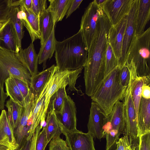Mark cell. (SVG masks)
I'll return each instance as SVG.
<instances>
[{"label":"cell","instance_id":"1","mask_svg":"<svg viewBox=\"0 0 150 150\" xmlns=\"http://www.w3.org/2000/svg\"><path fill=\"white\" fill-rule=\"evenodd\" d=\"M111 26L103 12L98 23L97 31L88 50L87 61L83 67L84 80L87 83L98 84L105 77V57Z\"/></svg>","mask_w":150,"mask_h":150},{"label":"cell","instance_id":"2","mask_svg":"<svg viewBox=\"0 0 150 150\" xmlns=\"http://www.w3.org/2000/svg\"><path fill=\"white\" fill-rule=\"evenodd\" d=\"M55 58L59 71L74 70L84 67L88 49L81 30L62 40L56 41Z\"/></svg>","mask_w":150,"mask_h":150},{"label":"cell","instance_id":"3","mask_svg":"<svg viewBox=\"0 0 150 150\" xmlns=\"http://www.w3.org/2000/svg\"><path fill=\"white\" fill-rule=\"evenodd\" d=\"M121 68L118 66L104 77L91 98L103 112L105 117L111 112L116 103L124 97L127 88L120 81Z\"/></svg>","mask_w":150,"mask_h":150},{"label":"cell","instance_id":"4","mask_svg":"<svg viewBox=\"0 0 150 150\" xmlns=\"http://www.w3.org/2000/svg\"><path fill=\"white\" fill-rule=\"evenodd\" d=\"M150 47L149 27L141 34L135 35L125 63L134 66L139 77L150 76Z\"/></svg>","mask_w":150,"mask_h":150},{"label":"cell","instance_id":"5","mask_svg":"<svg viewBox=\"0 0 150 150\" xmlns=\"http://www.w3.org/2000/svg\"><path fill=\"white\" fill-rule=\"evenodd\" d=\"M13 78L22 80L30 86L31 76L23 64L18 53L0 45V80L4 87L6 79Z\"/></svg>","mask_w":150,"mask_h":150},{"label":"cell","instance_id":"6","mask_svg":"<svg viewBox=\"0 0 150 150\" xmlns=\"http://www.w3.org/2000/svg\"><path fill=\"white\" fill-rule=\"evenodd\" d=\"M125 128L123 104L119 101L103 120V138L106 139V150L118 140L120 135L123 134Z\"/></svg>","mask_w":150,"mask_h":150},{"label":"cell","instance_id":"7","mask_svg":"<svg viewBox=\"0 0 150 150\" xmlns=\"http://www.w3.org/2000/svg\"><path fill=\"white\" fill-rule=\"evenodd\" d=\"M103 12L101 7L95 0L89 4L82 17L79 30L88 50L97 31L98 23Z\"/></svg>","mask_w":150,"mask_h":150},{"label":"cell","instance_id":"8","mask_svg":"<svg viewBox=\"0 0 150 150\" xmlns=\"http://www.w3.org/2000/svg\"><path fill=\"white\" fill-rule=\"evenodd\" d=\"M130 77L126 88L123 104V110L125 121L124 136L128 137L131 145L138 137L137 118L136 111L132 93V75L130 71Z\"/></svg>","mask_w":150,"mask_h":150},{"label":"cell","instance_id":"9","mask_svg":"<svg viewBox=\"0 0 150 150\" xmlns=\"http://www.w3.org/2000/svg\"><path fill=\"white\" fill-rule=\"evenodd\" d=\"M54 78L52 74L50 80L46 83L40 95L34 98V108L31 113L28 120L30 128L27 139L31 138L36 128L39 126L43 127L45 122L46 117L44 115L45 96L48 89L52 83Z\"/></svg>","mask_w":150,"mask_h":150},{"label":"cell","instance_id":"10","mask_svg":"<svg viewBox=\"0 0 150 150\" xmlns=\"http://www.w3.org/2000/svg\"><path fill=\"white\" fill-rule=\"evenodd\" d=\"M134 0H105L100 6L112 26L125 18L129 12Z\"/></svg>","mask_w":150,"mask_h":150},{"label":"cell","instance_id":"11","mask_svg":"<svg viewBox=\"0 0 150 150\" xmlns=\"http://www.w3.org/2000/svg\"><path fill=\"white\" fill-rule=\"evenodd\" d=\"M60 125L62 133L65 137L66 143L70 150H96L94 137L90 132L85 133L77 129L69 131Z\"/></svg>","mask_w":150,"mask_h":150},{"label":"cell","instance_id":"12","mask_svg":"<svg viewBox=\"0 0 150 150\" xmlns=\"http://www.w3.org/2000/svg\"><path fill=\"white\" fill-rule=\"evenodd\" d=\"M138 0H134L130 10L126 16V23L122 45L121 57L119 66L121 68L125 64L128 52L135 36V20Z\"/></svg>","mask_w":150,"mask_h":150},{"label":"cell","instance_id":"13","mask_svg":"<svg viewBox=\"0 0 150 150\" xmlns=\"http://www.w3.org/2000/svg\"><path fill=\"white\" fill-rule=\"evenodd\" d=\"M76 108L75 103L68 95L63 108L59 113L56 114L60 123L66 129L75 131L76 129Z\"/></svg>","mask_w":150,"mask_h":150},{"label":"cell","instance_id":"14","mask_svg":"<svg viewBox=\"0 0 150 150\" xmlns=\"http://www.w3.org/2000/svg\"><path fill=\"white\" fill-rule=\"evenodd\" d=\"M18 7V16L28 31L32 43L37 39L40 40L39 17L30 9H27L23 6Z\"/></svg>","mask_w":150,"mask_h":150},{"label":"cell","instance_id":"15","mask_svg":"<svg viewBox=\"0 0 150 150\" xmlns=\"http://www.w3.org/2000/svg\"><path fill=\"white\" fill-rule=\"evenodd\" d=\"M0 144L6 146L11 150H17L19 147L15 139L14 131L4 109L0 116Z\"/></svg>","mask_w":150,"mask_h":150},{"label":"cell","instance_id":"16","mask_svg":"<svg viewBox=\"0 0 150 150\" xmlns=\"http://www.w3.org/2000/svg\"><path fill=\"white\" fill-rule=\"evenodd\" d=\"M104 114L98 105L92 101L90 109L87 128L94 138L100 140L103 138V132Z\"/></svg>","mask_w":150,"mask_h":150},{"label":"cell","instance_id":"17","mask_svg":"<svg viewBox=\"0 0 150 150\" xmlns=\"http://www.w3.org/2000/svg\"><path fill=\"white\" fill-rule=\"evenodd\" d=\"M126 21V16L116 25L112 26L108 34V42L118 60L119 66L121 57L122 45Z\"/></svg>","mask_w":150,"mask_h":150},{"label":"cell","instance_id":"18","mask_svg":"<svg viewBox=\"0 0 150 150\" xmlns=\"http://www.w3.org/2000/svg\"><path fill=\"white\" fill-rule=\"evenodd\" d=\"M34 100L30 101L25 107H23L21 119L14 131L15 139L19 147L26 139L28 136V133L30 128L28 124V120L33 109Z\"/></svg>","mask_w":150,"mask_h":150},{"label":"cell","instance_id":"19","mask_svg":"<svg viewBox=\"0 0 150 150\" xmlns=\"http://www.w3.org/2000/svg\"><path fill=\"white\" fill-rule=\"evenodd\" d=\"M138 137L150 132V99L142 97L137 118Z\"/></svg>","mask_w":150,"mask_h":150},{"label":"cell","instance_id":"20","mask_svg":"<svg viewBox=\"0 0 150 150\" xmlns=\"http://www.w3.org/2000/svg\"><path fill=\"white\" fill-rule=\"evenodd\" d=\"M150 17V0H138L135 20V35H139L144 31Z\"/></svg>","mask_w":150,"mask_h":150},{"label":"cell","instance_id":"21","mask_svg":"<svg viewBox=\"0 0 150 150\" xmlns=\"http://www.w3.org/2000/svg\"><path fill=\"white\" fill-rule=\"evenodd\" d=\"M18 54L23 64L31 77L37 74L38 57L35 51L33 44L31 43L27 48L22 49Z\"/></svg>","mask_w":150,"mask_h":150},{"label":"cell","instance_id":"22","mask_svg":"<svg viewBox=\"0 0 150 150\" xmlns=\"http://www.w3.org/2000/svg\"><path fill=\"white\" fill-rule=\"evenodd\" d=\"M53 64L47 69L31 77L30 88L34 98L38 97L50 80L55 68Z\"/></svg>","mask_w":150,"mask_h":150},{"label":"cell","instance_id":"23","mask_svg":"<svg viewBox=\"0 0 150 150\" xmlns=\"http://www.w3.org/2000/svg\"><path fill=\"white\" fill-rule=\"evenodd\" d=\"M53 15L46 9L39 17V29L40 35V44L42 46L50 36L53 28L55 25Z\"/></svg>","mask_w":150,"mask_h":150},{"label":"cell","instance_id":"24","mask_svg":"<svg viewBox=\"0 0 150 150\" xmlns=\"http://www.w3.org/2000/svg\"><path fill=\"white\" fill-rule=\"evenodd\" d=\"M54 26L52 32L45 43L40 46L38 54V64H43V69L46 67V62L48 59H50L55 52L56 42L57 40L55 35V27Z\"/></svg>","mask_w":150,"mask_h":150},{"label":"cell","instance_id":"25","mask_svg":"<svg viewBox=\"0 0 150 150\" xmlns=\"http://www.w3.org/2000/svg\"><path fill=\"white\" fill-rule=\"evenodd\" d=\"M45 125L48 143L54 137H60L62 133L61 125L56 115L53 111H48Z\"/></svg>","mask_w":150,"mask_h":150},{"label":"cell","instance_id":"26","mask_svg":"<svg viewBox=\"0 0 150 150\" xmlns=\"http://www.w3.org/2000/svg\"><path fill=\"white\" fill-rule=\"evenodd\" d=\"M19 9L18 6H11L8 14V18L12 24L15 32L16 41L17 53L18 54L22 49L21 42L24 34L23 23L18 15Z\"/></svg>","mask_w":150,"mask_h":150},{"label":"cell","instance_id":"27","mask_svg":"<svg viewBox=\"0 0 150 150\" xmlns=\"http://www.w3.org/2000/svg\"><path fill=\"white\" fill-rule=\"evenodd\" d=\"M71 0H49L50 5L46 10L53 15L56 23L61 21L66 15Z\"/></svg>","mask_w":150,"mask_h":150},{"label":"cell","instance_id":"28","mask_svg":"<svg viewBox=\"0 0 150 150\" xmlns=\"http://www.w3.org/2000/svg\"><path fill=\"white\" fill-rule=\"evenodd\" d=\"M0 40L4 42L5 48L17 53L16 36L10 19L0 33Z\"/></svg>","mask_w":150,"mask_h":150},{"label":"cell","instance_id":"29","mask_svg":"<svg viewBox=\"0 0 150 150\" xmlns=\"http://www.w3.org/2000/svg\"><path fill=\"white\" fill-rule=\"evenodd\" d=\"M4 83L7 97L9 96L10 99L21 107H25L24 99L14 78L9 77Z\"/></svg>","mask_w":150,"mask_h":150},{"label":"cell","instance_id":"30","mask_svg":"<svg viewBox=\"0 0 150 150\" xmlns=\"http://www.w3.org/2000/svg\"><path fill=\"white\" fill-rule=\"evenodd\" d=\"M66 86L64 85L61 87L51 97L48 111H52L57 114L61 111L68 96L66 91Z\"/></svg>","mask_w":150,"mask_h":150},{"label":"cell","instance_id":"31","mask_svg":"<svg viewBox=\"0 0 150 150\" xmlns=\"http://www.w3.org/2000/svg\"><path fill=\"white\" fill-rule=\"evenodd\" d=\"M5 105L8 109V119L14 131L21 119L23 107L10 99L7 101Z\"/></svg>","mask_w":150,"mask_h":150},{"label":"cell","instance_id":"32","mask_svg":"<svg viewBox=\"0 0 150 150\" xmlns=\"http://www.w3.org/2000/svg\"><path fill=\"white\" fill-rule=\"evenodd\" d=\"M105 77L119 66L117 59L116 57L111 46L107 43L105 57Z\"/></svg>","mask_w":150,"mask_h":150},{"label":"cell","instance_id":"33","mask_svg":"<svg viewBox=\"0 0 150 150\" xmlns=\"http://www.w3.org/2000/svg\"><path fill=\"white\" fill-rule=\"evenodd\" d=\"M130 146L132 150H150V132L138 137Z\"/></svg>","mask_w":150,"mask_h":150},{"label":"cell","instance_id":"34","mask_svg":"<svg viewBox=\"0 0 150 150\" xmlns=\"http://www.w3.org/2000/svg\"><path fill=\"white\" fill-rule=\"evenodd\" d=\"M14 79L24 98L26 105L30 101L34 99V96L27 83L18 79Z\"/></svg>","mask_w":150,"mask_h":150},{"label":"cell","instance_id":"35","mask_svg":"<svg viewBox=\"0 0 150 150\" xmlns=\"http://www.w3.org/2000/svg\"><path fill=\"white\" fill-rule=\"evenodd\" d=\"M11 7L10 0H0V23H4L9 19Z\"/></svg>","mask_w":150,"mask_h":150},{"label":"cell","instance_id":"36","mask_svg":"<svg viewBox=\"0 0 150 150\" xmlns=\"http://www.w3.org/2000/svg\"><path fill=\"white\" fill-rule=\"evenodd\" d=\"M31 10L36 15L40 17L46 11V0H32Z\"/></svg>","mask_w":150,"mask_h":150},{"label":"cell","instance_id":"37","mask_svg":"<svg viewBox=\"0 0 150 150\" xmlns=\"http://www.w3.org/2000/svg\"><path fill=\"white\" fill-rule=\"evenodd\" d=\"M50 141L49 150H70L66 141L60 137H54Z\"/></svg>","mask_w":150,"mask_h":150},{"label":"cell","instance_id":"38","mask_svg":"<svg viewBox=\"0 0 150 150\" xmlns=\"http://www.w3.org/2000/svg\"><path fill=\"white\" fill-rule=\"evenodd\" d=\"M48 143L45 127L44 126L42 131L39 133L37 136L36 142L35 150H45Z\"/></svg>","mask_w":150,"mask_h":150},{"label":"cell","instance_id":"39","mask_svg":"<svg viewBox=\"0 0 150 150\" xmlns=\"http://www.w3.org/2000/svg\"><path fill=\"white\" fill-rule=\"evenodd\" d=\"M130 77V69L128 65L126 63L121 68L120 81L122 86L126 88L129 83Z\"/></svg>","mask_w":150,"mask_h":150},{"label":"cell","instance_id":"40","mask_svg":"<svg viewBox=\"0 0 150 150\" xmlns=\"http://www.w3.org/2000/svg\"><path fill=\"white\" fill-rule=\"evenodd\" d=\"M130 145L128 137L124 136L116 142V150H127Z\"/></svg>","mask_w":150,"mask_h":150},{"label":"cell","instance_id":"41","mask_svg":"<svg viewBox=\"0 0 150 150\" xmlns=\"http://www.w3.org/2000/svg\"><path fill=\"white\" fill-rule=\"evenodd\" d=\"M82 1L83 0H71V4L66 14V18H68L74 11L79 8Z\"/></svg>","mask_w":150,"mask_h":150},{"label":"cell","instance_id":"42","mask_svg":"<svg viewBox=\"0 0 150 150\" xmlns=\"http://www.w3.org/2000/svg\"><path fill=\"white\" fill-rule=\"evenodd\" d=\"M150 82L144 83L142 87V96L146 99H150Z\"/></svg>","mask_w":150,"mask_h":150},{"label":"cell","instance_id":"43","mask_svg":"<svg viewBox=\"0 0 150 150\" xmlns=\"http://www.w3.org/2000/svg\"><path fill=\"white\" fill-rule=\"evenodd\" d=\"M42 127L40 126L38 127L36 130L32 138L30 150H35L36 142L37 136L40 132Z\"/></svg>","mask_w":150,"mask_h":150},{"label":"cell","instance_id":"44","mask_svg":"<svg viewBox=\"0 0 150 150\" xmlns=\"http://www.w3.org/2000/svg\"><path fill=\"white\" fill-rule=\"evenodd\" d=\"M32 138L29 139H26L24 141L20 148H18L17 150H30Z\"/></svg>","mask_w":150,"mask_h":150},{"label":"cell","instance_id":"45","mask_svg":"<svg viewBox=\"0 0 150 150\" xmlns=\"http://www.w3.org/2000/svg\"><path fill=\"white\" fill-rule=\"evenodd\" d=\"M98 5L100 6L105 1V0H95Z\"/></svg>","mask_w":150,"mask_h":150},{"label":"cell","instance_id":"46","mask_svg":"<svg viewBox=\"0 0 150 150\" xmlns=\"http://www.w3.org/2000/svg\"><path fill=\"white\" fill-rule=\"evenodd\" d=\"M8 149H9L6 146L0 144V150H7Z\"/></svg>","mask_w":150,"mask_h":150},{"label":"cell","instance_id":"47","mask_svg":"<svg viewBox=\"0 0 150 150\" xmlns=\"http://www.w3.org/2000/svg\"><path fill=\"white\" fill-rule=\"evenodd\" d=\"M10 20V19L9 18V19L7 21H6V22L4 25L1 28H0V33L1 31L3 29V28H4V27L5 26V25L8 23V22Z\"/></svg>","mask_w":150,"mask_h":150},{"label":"cell","instance_id":"48","mask_svg":"<svg viewBox=\"0 0 150 150\" xmlns=\"http://www.w3.org/2000/svg\"><path fill=\"white\" fill-rule=\"evenodd\" d=\"M5 22L4 23H0V28L3 26Z\"/></svg>","mask_w":150,"mask_h":150},{"label":"cell","instance_id":"49","mask_svg":"<svg viewBox=\"0 0 150 150\" xmlns=\"http://www.w3.org/2000/svg\"><path fill=\"white\" fill-rule=\"evenodd\" d=\"M127 150H132L130 145L128 147Z\"/></svg>","mask_w":150,"mask_h":150},{"label":"cell","instance_id":"50","mask_svg":"<svg viewBox=\"0 0 150 150\" xmlns=\"http://www.w3.org/2000/svg\"><path fill=\"white\" fill-rule=\"evenodd\" d=\"M7 150H11L9 149H8Z\"/></svg>","mask_w":150,"mask_h":150}]
</instances>
